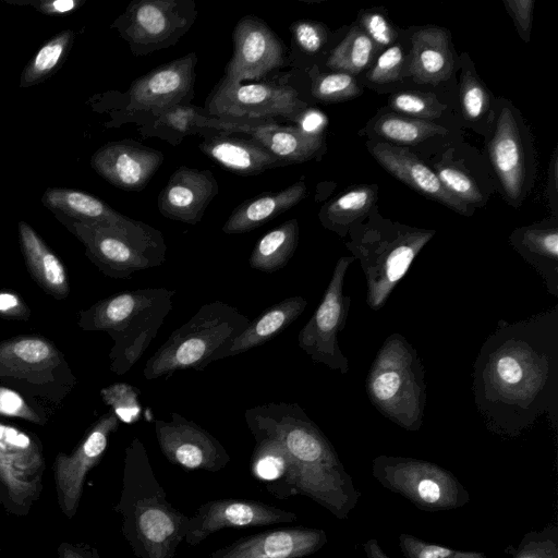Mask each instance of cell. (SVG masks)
Here are the masks:
<instances>
[{
    "instance_id": "6da1fadb",
    "label": "cell",
    "mask_w": 558,
    "mask_h": 558,
    "mask_svg": "<svg viewBox=\"0 0 558 558\" xmlns=\"http://www.w3.org/2000/svg\"><path fill=\"white\" fill-rule=\"evenodd\" d=\"M472 391L486 427L515 437L547 415L558 429V305L500 319L473 365Z\"/></svg>"
},
{
    "instance_id": "7a4b0ae2",
    "label": "cell",
    "mask_w": 558,
    "mask_h": 558,
    "mask_svg": "<svg viewBox=\"0 0 558 558\" xmlns=\"http://www.w3.org/2000/svg\"><path fill=\"white\" fill-rule=\"evenodd\" d=\"M251 433H262L282 447L290 469V495H303L345 519L360 493L333 446L298 403L270 402L244 413Z\"/></svg>"
},
{
    "instance_id": "3957f363",
    "label": "cell",
    "mask_w": 558,
    "mask_h": 558,
    "mask_svg": "<svg viewBox=\"0 0 558 558\" xmlns=\"http://www.w3.org/2000/svg\"><path fill=\"white\" fill-rule=\"evenodd\" d=\"M124 534L138 558H174L190 517L174 508L156 478L144 444L133 438L125 451L120 502Z\"/></svg>"
},
{
    "instance_id": "277c9868",
    "label": "cell",
    "mask_w": 558,
    "mask_h": 558,
    "mask_svg": "<svg viewBox=\"0 0 558 558\" xmlns=\"http://www.w3.org/2000/svg\"><path fill=\"white\" fill-rule=\"evenodd\" d=\"M174 294L167 288L123 291L80 312L78 327L111 337L110 371L124 375L156 338L172 310Z\"/></svg>"
},
{
    "instance_id": "5b68a950",
    "label": "cell",
    "mask_w": 558,
    "mask_h": 558,
    "mask_svg": "<svg viewBox=\"0 0 558 558\" xmlns=\"http://www.w3.org/2000/svg\"><path fill=\"white\" fill-rule=\"evenodd\" d=\"M366 392L373 407L408 432L423 424L425 369L417 351L401 333L389 335L369 367Z\"/></svg>"
},
{
    "instance_id": "8992f818",
    "label": "cell",
    "mask_w": 558,
    "mask_h": 558,
    "mask_svg": "<svg viewBox=\"0 0 558 558\" xmlns=\"http://www.w3.org/2000/svg\"><path fill=\"white\" fill-rule=\"evenodd\" d=\"M250 319L222 301L203 304L146 361L147 380L168 378L175 372L203 369L247 326Z\"/></svg>"
},
{
    "instance_id": "52a82bcc",
    "label": "cell",
    "mask_w": 558,
    "mask_h": 558,
    "mask_svg": "<svg viewBox=\"0 0 558 558\" xmlns=\"http://www.w3.org/2000/svg\"><path fill=\"white\" fill-rule=\"evenodd\" d=\"M57 220L84 245L86 256L105 276L129 279L166 260L162 233L145 222L138 228L122 229Z\"/></svg>"
},
{
    "instance_id": "ba28073f",
    "label": "cell",
    "mask_w": 558,
    "mask_h": 558,
    "mask_svg": "<svg viewBox=\"0 0 558 558\" xmlns=\"http://www.w3.org/2000/svg\"><path fill=\"white\" fill-rule=\"evenodd\" d=\"M434 230L369 229L347 244L359 259L366 280V304L379 311L434 236Z\"/></svg>"
},
{
    "instance_id": "9c48e42d",
    "label": "cell",
    "mask_w": 558,
    "mask_h": 558,
    "mask_svg": "<svg viewBox=\"0 0 558 558\" xmlns=\"http://www.w3.org/2000/svg\"><path fill=\"white\" fill-rule=\"evenodd\" d=\"M0 381L17 386L32 398L59 403L76 378L53 342L23 335L0 342Z\"/></svg>"
},
{
    "instance_id": "30bf717a",
    "label": "cell",
    "mask_w": 558,
    "mask_h": 558,
    "mask_svg": "<svg viewBox=\"0 0 558 558\" xmlns=\"http://www.w3.org/2000/svg\"><path fill=\"white\" fill-rule=\"evenodd\" d=\"M374 477L424 511H445L470 501L465 487L436 463L408 457L378 456L372 462Z\"/></svg>"
},
{
    "instance_id": "8fae6325",
    "label": "cell",
    "mask_w": 558,
    "mask_h": 558,
    "mask_svg": "<svg viewBox=\"0 0 558 558\" xmlns=\"http://www.w3.org/2000/svg\"><path fill=\"white\" fill-rule=\"evenodd\" d=\"M197 19L194 0H134L110 25L134 56L175 45Z\"/></svg>"
},
{
    "instance_id": "7c38bea8",
    "label": "cell",
    "mask_w": 558,
    "mask_h": 558,
    "mask_svg": "<svg viewBox=\"0 0 558 558\" xmlns=\"http://www.w3.org/2000/svg\"><path fill=\"white\" fill-rule=\"evenodd\" d=\"M306 104L288 85L272 82L243 84L223 76L205 104L208 117L229 120H274L275 117L299 120Z\"/></svg>"
},
{
    "instance_id": "4fadbf2b",
    "label": "cell",
    "mask_w": 558,
    "mask_h": 558,
    "mask_svg": "<svg viewBox=\"0 0 558 558\" xmlns=\"http://www.w3.org/2000/svg\"><path fill=\"white\" fill-rule=\"evenodd\" d=\"M353 256L340 257L332 270L322 301L298 335L299 347L315 362L340 374L349 373V360L340 349L338 335L343 330L351 299L343 292L344 277Z\"/></svg>"
},
{
    "instance_id": "5bb4252c",
    "label": "cell",
    "mask_w": 558,
    "mask_h": 558,
    "mask_svg": "<svg viewBox=\"0 0 558 558\" xmlns=\"http://www.w3.org/2000/svg\"><path fill=\"white\" fill-rule=\"evenodd\" d=\"M196 64V53L190 52L136 78L125 93L124 110L157 118L174 106L190 104L194 96Z\"/></svg>"
},
{
    "instance_id": "9a60e30c",
    "label": "cell",
    "mask_w": 558,
    "mask_h": 558,
    "mask_svg": "<svg viewBox=\"0 0 558 558\" xmlns=\"http://www.w3.org/2000/svg\"><path fill=\"white\" fill-rule=\"evenodd\" d=\"M233 54L223 77L236 83L262 80L288 64L287 47L259 17L245 15L232 32Z\"/></svg>"
},
{
    "instance_id": "2e32d148",
    "label": "cell",
    "mask_w": 558,
    "mask_h": 558,
    "mask_svg": "<svg viewBox=\"0 0 558 558\" xmlns=\"http://www.w3.org/2000/svg\"><path fill=\"white\" fill-rule=\"evenodd\" d=\"M158 446L167 460L189 471L217 472L231 460L222 444L205 428L179 413L155 420Z\"/></svg>"
},
{
    "instance_id": "e0dca14e",
    "label": "cell",
    "mask_w": 558,
    "mask_h": 558,
    "mask_svg": "<svg viewBox=\"0 0 558 558\" xmlns=\"http://www.w3.org/2000/svg\"><path fill=\"white\" fill-rule=\"evenodd\" d=\"M196 126L203 133L245 134L288 165L310 160L324 144L322 135L307 134L299 126L281 125L274 120H229L201 114Z\"/></svg>"
},
{
    "instance_id": "ac0fdd59",
    "label": "cell",
    "mask_w": 558,
    "mask_h": 558,
    "mask_svg": "<svg viewBox=\"0 0 558 558\" xmlns=\"http://www.w3.org/2000/svg\"><path fill=\"white\" fill-rule=\"evenodd\" d=\"M296 518L293 512L256 500H210L199 506L190 517L184 541L191 546H196L223 529L291 523Z\"/></svg>"
},
{
    "instance_id": "d6986e66",
    "label": "cell",
    "mask_w": 558,
    "mask_h": 558,
    "mask_svg": "<svg viewBox=\"0 0 558 558\" xmlns=\"http://www.w3.org/2000/svg\"><path fill=\"white\" fill-rule=\"evenodd\" d=\"M112 411L105 413L70 454L59 453L54 461V478L60 508L68 518L76 511L85 477L101 459L109 437L119 426Z\"/></svg>"
},
{
    "instance_id": "ffe728a7",
    "label": "cell",
    "mask_w": 558,
    "mask_h": 558,
    "mask_svg": "<svg viewBox=\"0 0 558 558\" xmlns=\"http://www.w3.org/2000/svg\"><path fill=\"white\" fill-rule=\"evenodd\" d=\"M163 154L132 140L109 142L90 158L102 179L124 191L143 190L163 161Z\"/></svg>"
},
{
    "instance_id": "44dd1931",
    "label": "cell",
    "mask_w": 558,
    "mask_h": 558,
    "mask_svg": "<svg viewBox=\"0 0 558 558\" xmlns=\"http://www.w3.org/2000/svg\"><path fill=\"white\" fill-rule=\"evenodd\" d=\"M218 192V182L210 170L181 166L160 191L157 207L168 219L196 225Z\"/></svg>"
},
{
    "instance_id": "7402d4cb",
    "label": "cell",
    "mask_w": 558,
    "mask_h": 558,
    "mask_svg": "<svg viewBox=\"0 0 558 558\" xmlns=\"http://www.w3.org/2000/svg\"><path fill=\"white\" fill-rule=\"evenodd\" d=\"M326 542L324 530L278 529L241 537L208 558H302L319 550Z\"/></svg>"
},
{
    "instance_id": "603a6c76",
    "label": "cell",
    "mask_w": 558,
    "mask_h": 558,
    "mask_svg": "<svg viewBox=\"0 0 558 558\" xmlns=\"http://www.w3.org/2000/svg\"><path fill=\"white\" fill-rule=\"evenodd\" d=\"M43 466L37 442L21 429L0 423V480L13 496L29 497L35 493L34 477Z\"/></svg>"
},
{
    "instance_id": "cb8c5ba5",
    "label": "cell",
    "mask_w": 558,
    "mask_h": 558,
    "mask_svg": "<svg viewBox=\"0 0 558 558\" xmlns=\"http://www.w3.org/2000/svg\"><path fill=\"white\" fill-rule=\"evenodd\" d=\"M41 203L57 219L122 229H134L144 223L118 213L100 198L81 190L48 187Z\"/></svg>"
},
{
    "instance_id": "d4e9b609",
    "label": "cell",
    "mask_w": 558,
    "mask_h": 558,
    "mask_svg": "<svg viewBox=\"0 0 558 558\" xmlns=\"http://www.w3.org/2000/svg\"><path fill=\"white\" fill-rule=\"evenodd\" d=\"M372 153L385 169L409 186L460 214L468 213V205L451 194L441 184L437 174L409 150L378 143L372 148Z\"/></svg>"
},
{
    "instance_id": "484cf974",
    "label": "cell",
    "mask_w": 558,
    "mask_h": 558,
    "mask_svg": "<svg viewBox=\"0 0 558 558\" xmlns=\"http://www.w3.org/2000/svg\"><path fill=\"white\" fill-rule=\"evenodd\" d=\"M198 147L222 168L240 175H256L272 168L288 166L250 137L219 133L205 138Z\"/></svg>"
},
{
    "instance_id": "4316f807",
    "label": "cell",
    "mask_w": 558,
    "mask_h": 558,
    "mask_svg": "<svg viewBox=\"0 0 558 558\" xmlns=\"http://www.w3.org/2000/svg\"><path fill=\"white\" fill-rule=\"evenodd\" d=\"M305 298L290 296L269 306L247 326L217 355L216 361L242 354L263 345L280 335L304 312Z\"/></svg>"
},
{
    "instance_id": "83f0119b",
    "label": "cell",
    "mask_w": 558,
    "mask_h": 558,
    "mask_svg": "<svg viewBox=\"0 0 558 558\" xmlns=\"http://www.w3.org/2000/svg\"><path fill=\"white\" fill-rule=\"evenodd\" d=\"M490 157L507 196L515 201L524 181V155L517 122L508 107H504L499 114Z\"/></svg>"
},
{
    "instance_id": "f1b7e54d",
    "label": "cell",
    "mask_w": 558,
    "mask_h": 558,
    "mask_svg": "<svg viewBox=\"0 0 558 558\" xmlns=\"http://www.w3.org/2000/svg\"><path fill=\"white\" fill-rule=\"evenodd\" d=\"M305 195V183L298 181L281 191L265 192L246 199L228 217L222 232L239 234L253 231L295 206Z\"/></svg>"
},
{
    "instance_id": "f546056e",
    "label": "cell",
    "mask_w": 558,
    "mask_h": 558,
    "mask_svg": "<svg viewBox=\"0 0 558 558\" xmlns=\"http://www.w3.org/2000/svg\"><path fill=\"white\" fill-rule=\"evenodd\" d=\"M17 230L24 260L33 279L54 299H65L70 286L62 262L27 222L21 220Z\"/></svg>"
},
{
    "instance_id": "4dcf8cb0",
    "label": "cell",
    "mask_w": 558,
    "mask_h": 558,
    "mask_svg": "<svg viewBox=\"0 0 558 558\" xmlns=\"http://www.w3.org/2000/svg\"><path fill=\"white\" fill-rule=\"evenodd\" d=\"M452 57L448 33L438 27L415 32L412 36L410 72L415 82L437 84L449 77Z\"/></svg>"
},
{
    "instance_id": "1f68e13d",
    "label": "cell",
    "mask_w": 558,
    "mask_h": 558,
    "mask_svg": "<svg viewBox=\"0 0 558 558\" xmlns=\"http://www.w3.org/2000/svg\"><path fill=\"white\" fill-rule=\"evenodd\" d=\"M513 247L542 277L547 291L558 298V229L529 227L513 233Z\"/></svg>"
},
{
    "instance_id": "d6a6232c",
    "label": "cell",
    "mask_w": 558,
    "mask_h": 558,
    "mask_svg": "<svg viewBox=\"0 0 558 558\" xmlns=\"http://www.w3.org/2000/svg\"><path fill=\"white\" fill-rule=\"evenodd\" d=\"M255 448L251 460V471L256 480L265 483L266 488L279 498L290 495V469L281 445L270 436L251 433Z\"/></svg>"
},
{
    "instance_id": "836d02e7",
    "label": "cell",
    "mask_w": 558,
    "mask_h": 558,
    "mask_svg": "<svg viewBox=\"0 0 558 558\" xmlns=\"http://www.w3.org/2000/svg\"><path fill=\"white\" fill-rule=\"evenodd\" d=\"M299 222L290 219L264 234L255 244L248 265L252 269L272 274L283 268L295 253Z\"/></svg>"
},
{
    "instance_id": "e575fe53",
    "label": "cell",
    "mask_w": 558,
    "mask_h": 558,
    "mask_svg": "<svg viewBox=\"0 0 558 558\" xmlns=\"http://www.w3.org/2000/svg\"><path fill=\"white\" fill-rule=\"evenodd\" d=\"M75 38L72 29H64L47 40L24 66L19 86L27 88L49 80L66 60Z\"/></svg>"
},
{
    "instance_id": "d590c367",
    "label": "cell",
    "mask_w": 558,
    "mask_h": 558,
    "mask_svg": "<svg viewBox=\"0 0 558 558\" xmlns=\"http://www.w3.org/2000/svg\"><path fill=\"white\" fill-rule=\"evenodd\" d=\"M374 199L375 192L371 187L349 191L323 208L320 221L327 229L343 235L357 218L368 211Z\"/></svg>"
},
{
    "instance_id": "8d00e7d4",
    "label": "cell",
    "mask_w": 558,
    "mask_h": 558,
    "mask_svg": "<svg viewBox=\"0 0 558 558\" xmlns=\"http://www.w3.org/2000/svg\"><path fill=\"white\" fill-rule=\"evenodd\" d=\"M373 49L374 43L366 33L354 27L332 49L327 65L342 73L357 74L368 64Z\"/></svg>"
},
{
    "instance_id": "74e56055",
    "label": "cell",
    "mask_w": 558,
    "mask_h": 558,
    "mask_svg": "<svg viewBox=\"0 0 558 558\" xmlns=\"http://www.w3.org/2000/svg\"><path fill=\"white\" fill-rule=\"evenodd\" d=\"M201 114H206L205 110L191 104L174 106L155 118L150 134L177 145L186 135L203 133L196 126Z\"/></svg>"
},
{
    "instance_id": "f35d334b",
    "label": "cell",
    "mask_w": 558,
    "mask_h": 558,
    "mask_svg": "<svg viewBox=\"0 0 558 558\" xmlns=\"http://www.w3.org/2000/svg\"><path fill=\"white\" fill-rule=\"evenodd\" d=\"M375 132L390 141L416 144L434 135L445 133L446 129L423 120L387 116L377 121Z\"/></svg>"
},
{
    "instance_id": "ab89813d",
    "label": "cell",
    "mask_w": 558,
    "mask_h": 558,
    "mask_svg": "<svg viewBox=\"0 0 558 558\" xmlns=\"http://www.w3.org/2000/svg\"><path fill=\"white\" fill-rule=\"evenodd\" d=\"M141 391L125 383H116L100 390L102 401L110 407L120 422L135 423L142 413Z\"/></svg>"
},
{
    "instance_id": "60d3db41",
    "label": "cell",
    "mask_w": 558,
    "mask_h": 558,
    "mask_svg": "<svg viewBox=\"0 0 558 558\" xmlns=\"http://www.w3.org/2000/svg\"><path fill=\"white\" fill-rule=\"evenodd\" d=\"M360 88L352 75L337 72L316 77L312 95L322 101H340L355 97Z\"/></svg>"
},
{
    "instance_id": "b9f144b4",
    "label": "cell",
    "mask_w": 558,
    "mask_h": 558,
    "mask_svg": "<svg viewBox=\"0 0 558 558\" xmlns=\"http://www.w3.org/2000/svg\"><path fill=\"white\" fill-rule=\"evenodd\" d=\"M399 546L405 558H488L483 553L452 549L409 534L399 536Z\"/></svg>"
},
{
    "instance_id": "7bdbcfd3",
    "label": "cell",
    "mask_w": 558,
    "mask_h": 558,
    "mask_svg": "<svg viewBox=\"0 0 558 558\" xmlns=\"http://www.w3.org/2000/svg\"><path fill=\"white\" fill-rule=\"evenodd\" d=\"M513 558H558V532L548 526L541 532H529L520 542Z\"/></svg>"
},
{
    "instance_id": "ee69618b",
    "label": "cell",
    "mask_w": 558,
    "mask_h": 558,
    "mask_svg": "<svg viewBox=\"0 0 558 558\" xmlns=\"http://www.w3.org/2000/svg\"><path fill=\"white\" fill-rule=\"evenodd\" d=\"M436 174L441 184L465 204L482 201V195L476 185L464 172L450 167H438Z\"/></svg>"
},
{
    "instance_id": "f6af8a7d",
    "label": "cell",
    "mask_w": 558,
    "mask_h": 558,
    "mask_svg": "<svg viewBox=\"0 0 558 558\" xmlns=\"http://www.w3.org/2000/svg\"><path fill=\"white\" fill-rule=\"evenodd\" d=\"M0 415L45 424L44 415L29 405L14 389L0 386Z\"/></svg>"
},
{
    "instance_id": "bcb514c9",
    "label": "cell",
    "mask_w": 558,
    "mask_h": 558,
    "mask_svg": "<svg viewBox=\"0 0 558 558\" xmlns=\"http://www.w3.org/2000/svg\"><path fill=\"white\" fill-rule=\"evenodd\" d=\"M461 104L470 120L480 118L488 108L489 99L485 88L470 73L463 77L461 85Z\"/></svg>"
},
{
    "instance_id": "7dc6e473",
    "label": "cell",
    "mask_w": 558,
    "mask_h": 558,
    "mask_svg": "<svg viewBox=\"0 0 558 558\" xmlns=\"http://www.w3.org/2000/svg\"><path fill=\"white\" fill-rule=\"evenodd\" d=\"M396 110L420 117H436L440 114L441 106L433 97L414 93H400L391 99Z\"/></svg>"
},
{
    "instance_id": "c3c4849f",
    "label": "cell",
    "mask_w": 558,
    "mask_h": 558,
    "mask_svg": "<svg viewBox=\"0 0 558 558\" xmlns=\"http://www.w3.org/2000/svg\"><path fill=\"white\" fill-rule=\"evenodd\" d=\"M290 31L298 46L307 53L319 51L327 38L324 25L308 20L294 22Z\"/></svg>"
},
{
    "instance_id": "681fc988",
    "label": "cell",
    "mask_w": 558,
    "mask_h": 558,
    "mask_svg": "<svg viewBox=\"0 0 558 558\" xmlns=\"http://www.w3.org/2000/svg\"><path fill=\"white\" fill-rule=\"evenodd\" d=\"M403 63V50L392 46L385 50L371 71L368 78L374 83H388L398 80Z\"/></svg>"
},
{
    "instance_id": "f907efd6",
    "label": "cell",
    "mask_w": 558,
    "mask_h": 558,
    "mask_svg": "<svg viewBox=\"0 0 558 558\" xmlns=\"http://www.w3.org/2000/svg\"><path fill=\"white\" fill-rule=\"evenodd\" d=\"M12 5H29L45 15H65L80 9L86 0H1Z\"/></svg>"
},
{
    "instance_id": "816d5d0a",
    "label": "cell",
    "mask_w": 558,
    "mask_h": 558,
    "mask_svg": "<svg viewBox=\"0 0 558 558\" xmlns=\"http://www.w3.org/2000/svg\"><path fill=\"white\" fill-rule=\"evenodd\" d=\"M362 24L365 28L366 35L372 39V41L381 46L389 45L395 38L392 28L380 14H366L362 19Z\"/></svg>"
},
{
    "instance_id": "f5cc1de1",
    "label": "cell",
    "mask_w": 558,
    "mask_h": 558,
    "mask_svg": "<svg viewBox=\"0 0 558 558\" xmlns=\"http://www.w3.org/2000/svg\"><path fill=\"white\" fill-rule=\"evenodd\" d=\"M0 316L26 320L31 316V310L19 294L12 291H0Z\"/></svg>"
},
{
    "instance_id": "db71d44e",
    "label": "cell",
    "mask_w": 558,
    "mask_h": 558,
    "mask_svg": "<svg viewBox=\"0 0 558 558\" xmlns=\"http://www.w3.org/2000/svg\"><path fill=\"white\" fill-rule=\"evenodd\" d=\"M505 4L515 20L521 36L529 40L534 1L508 0Z\"/></svg>"
},
{
    "instance_id": "11a10c76",
    "label": "cell",
    "mask_w": 558,
    "mask_h": 558,
    "mask_svg": "<svg viewBox=\"0 0 558 558\" xmlns=\"http://www.w3.org/2000/svg\"><path fill=\"white\" fill-rule=\"evenodd\" d=\"M299 120L301 122L299 128L312 135H320V132L327 124L325 114L316 110L304 111Z\"/></svg>"
},
{
    "instance_id": "9f6ffc18",
    "label": "cell",
    "mask_w": 558,
    "mask_h": 558,
    "mask_svg": "<svg viewBox=\"0 0 558 558\" xmlns=\"http://www.w3.org/2000/svg\"><path fill=\"white\" fill-rule=\"evenodd\" d=\"M363 548L366 558H391L384 551L377 539H368Z\"/></svg>"
},
{
    "instance_id": "6f0895ef",
    "label": "cell",
    "mask_w": 558,
    "mask_h": 558,
    "mask_svg": "<svg viewBox=\"0 0 558 558\" xmlns=\"http://www.w3.org/2000/svg\"><path fill=\"white\" fill-rule=\"evenodd\" d=\"M59 555L60 558H87L69 545L60 546Z\"/></svg>"
}]
</instances>
